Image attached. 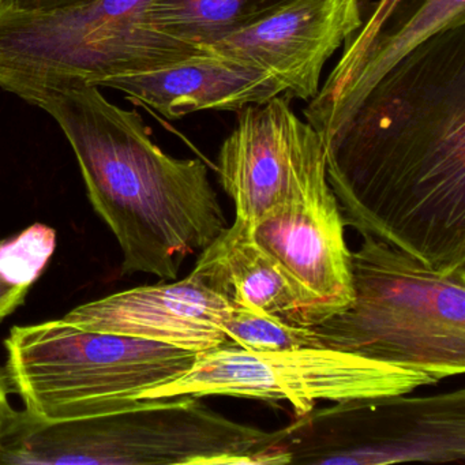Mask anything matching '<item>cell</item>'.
Returning <instances> with one entry per match:
<instances>
[{"mask_svg": "<svg viewBox=\"0 0 465 465\" xmlns=\"http://www.w3.org/2000/svg\"><path fill=\"white\" fill-rule=\"evenodd\" d=\"M323 148L345 227L465 266V24L396 64Z\"/></svg>", "mask_w": 465, "mask_h": 465, "instance_id": "cell-1", "label": "cell"}, {"mask_svg": "<svg viewBox=\"0 0 465 465\" xmlns=\"http://www.w3.org/2000/svg\"><path fill=\"white\" fill-rule=\"evenodd\" d=\"M34 105L69 141L89 201L121 246L122 273L176 280L184 260L227 227L206 165L165 153L137 111L92 85L45 94Z\"/></svg>", "mask_w": 465, "mask_h": 465, "instance_id": "cell-2", "label": "cell"}, {"mask_svg": "<svg viewBox=\"0 0 465 465\" xmlns=\"http://www.w3.org/2000/svg\"><path fill=\"white\" fill-rule=\"evenodd\" d=\"M285 435L287 427L266 431L231 420L195 396L61 421L13 410L0 435V464L284 465Z\"/></svg>", "mask_w": 465, "mask_h": 465, "instance_id": "cell-3", "label": "cell"}, {"mask_svg": "<svg viewBox=\"0 0 465 465\" xmlns=\"http://www.w3.org/2000/svg\"><path fill=\"white\" fill-rule=\"evenodd\" d=\"M352 252L353 298L320 325L322 347L434 380L465 371V266L435 271L371 235Z\"/></svg>", "mask_w": 465, "mask_h": 465, "instance_id": "cell-4", "label": "cell"}, {"mask_svg": "<svg viewBox=\"0 0 465 465\" xmlns=\"http://www.w3.org/2000/svg\"><path fill=\"white\" fill-rule=\"evenodd\" d=\"M7 380L25 411L47 421L130 410L178 380L197 353L61 320L15 326L5 340Z\"/></svg>", "mask_w": 465, "mask_h": 465, "instance_id": "cell-5", "label": "cell"}, {"mask_svg": "<svg viewBox=\"0 0 465 465\" xmlns=\"http://www.w3.org/2000/svg\"><path fill=\"white\" fill-rule=\"evenodd\" d=\"M152 0H94L56 12L0 7V89L39 97L203 54L146 23Z\"/></svg>", "mask_w": 465, "mask_h": 465, "instance_id": "cell-6", "label": "cell"}, {"mask_svg": "<svg viewBox=\"0 0 465 465\" xmlns=\"http://www.w3.org/2000/svg\"><path fill=\"white\" fill-rule=\"evenodd\" d=\"M285 427L290 464L464 462L465 391L347 400L315 407Z\"/></svg>", "mask_w": 465, "mask_h": 465, "instance_id": "cell-7", "label": "cell"}, {"mask_svg": "<svg viewBox=\"0 0 465 465\" xmlns=\"http://www.w3.org/2000/svg\"><path fill=\"white\" fill-rule=\"evenodd\" d=\"M438 381L328 347L250 352L233 345L197 353L192 369L157 389L151 400L176 396H232L285 401L295 416L320 401H347L383 394H411Z\"/></svg>", "mask_w": 465, "mask_h": 465, "instance_id": "cell-8", "label": "cell"}, {"mask_svg": "<svg viewBox=\"0 0 465 465\" xmlns=\"http://www.w3.org/2000/svg\"><path fill=\"white\" fill-rule=\"evenodd\" d=\"M217 173L236 217L252 225L271 209L331 186L322 138L284 94L236 111Z\"/></svg>", "mask_w": 465, "mask_h": 465, "instance_id": "cell-9", "label": "cell"}, {"mask_svg": "<svg viewBox=\"0 0 465 465\" xmlns=\"http://www.w3.org/2000/svg\"><path fill=\"white\" fill-rule=\"evenodd\" d=\"M361 26V0H290L200 50L268 73L285 97L310 102L320 92L323 66Z\"/></svg>", "mask_w": 465, "mask_h": 465, "instance_id": "cell-10", "label": "cell"}, {"mask_svg": "<svg viewBox=\"0 0 465 465\" xmlns=\"http://www.w3.org/2000/svg\"><path fill=\"white\" fill-rule=\"evenodd\" d=\"M344 230L331 186L276 206L252 225L258 243L284 266L309 301L312 326L353 298L352 252Z\"/></svg>", "mask_w": 465, "mask_h": 465, "instance_id": "cell-11", "label": "cell"}, {"mask_svg": "<svg viewBox=\"0 0 465 465\" xmlns=\"http://www.w3.org/2000/svg\"><path fill=\"white\" fill-rule=\"evenodd\" d=\"M232 304L193 276L132 288L81 304L64 320L89 331L127 334L200 353L227 347Z\"/></svg>", "mask_w": 465, "mask_h": 465, "instance_id": "cell-12", "label": "cell"}, {"mask_svg": "<svg viewBox=\"0 0 465 465\" xmlns=\"http://www.w3.org/2000/svg\"><path fill=\"white\" fill-rule=\"evenodd\" d=\"M464 24L465 0H421L399 23L361 31L304 108V119L325 143L396 64L434 35Z\"/></svg>", "mask_w": 465, "mask_h": 465, "instance_id": "cell-13", "label": "cell"}, {"mask_svg": "<svg viewBox=\"0 0 465 465\" xmlns=\"http://www.w3.org/2000/svg\"><path fill=\"white\" fill-rule=\"evenodd\" d=\"M97 88L124 92L171 121L200 111L236 113L282 94L268 73L205 53L163 69L107 78Z\"/></svg>", "mask_w": 465, "mask_h": 465, "instance_id": "cell-14", "label": "cell"}, {"mask_svg": "<svg viewBox=\"0 0 465 465\" xmlns=\"http://www.w3.org/2000/svg\"><path fill=\"white\" fill-rule=\"evenodd\" d=\"M192 274L232 306L312 326L306 296L284 266L258 243L252 223L241 217L201 252Z\"/></svg>", "mask_w": 465, "mask_h": 465, "instance_id": "cell-15", "label": "cell"}, {"mask_svg": "<svg viewBox=\"0 0 465 465\" xmlns=\"http://www.w3.org/2000/svg\"><path fill=\"white\" fill-rule=\"evenodd\" d=\"M290 0H152L146 23L154 31L201 48L252 25Z\"/></svg>", "mask_w": 465, "mask_h": 465, "instance_id": "cell-16", "label": "cell"}, {"mask_svg": "<svg viewBox=\"0 0 465 465\" xmlns=\"http://www.w3.org/2000/svg\"><path fill=\"white\" fill-rule=\"evenodd\" d=\"M228 342L250 352H277L322 347L312 328L292 325L282 318L233 306L224 322Z\"/></svg>", "mask_w": 465, "mask_h": 465, "instance_id": "cell-17", "label": "cell"}, {"mask_svg": "<svg viewBox=\"0 0 465 465\" xmlns=\"http://www.w3.org/2000/svg\"><path fill=\"white\" fill-rule=\"evenodd\" d=\"M55 247V230L45 224H34L15 238L0 241V274L12 284L31 288Z\"/></svg>", "mask_w": 465, "mask_h": 465, "instance_id": "cell-18", "label": "cell"}, {"mask_svg": "<svg viewBox=\"0 0 465 465\" xmlns=\"http://www.w3.org/2000/svg\"><path fill=\"white\" fill-rule=\"evenodd\" d=\"M94 0H0V7L21 12H56L94 4Z\"/></svg>", "mask_w": 465, "mask_h": 465, "instance_id": "cell-19", "label": "cell"}, {"mask_svg": "<svg viewBox=\"0 0 465 465\" xmlns=\"http://www.w3.org/2000/svg\"><path fill=\"white\" fill-rule=\"evenodd\" d=\"M29 287L12 284L0 274V321L12 315L23 306L28 295Z\"/></svg>", "mask_w": 465, "mask_h": 465, "instance_id": "cell-20", "label": "cell"}, {"mask_svg": "<svg viewBox=\"0 0 465 465\" xmlns=\"http://www.w3.org/2000/svg\"><path fill=\"white\" fill-rule=\"evenodd\" d=\"M12 393L6 370L0 367V435L4 431L5 423L15 408L10 404L9 394Z\"/></svg>", "mask_w": 465, "mask_h": 465, "instance_id": "cell-21", "label": "cell"}]
</instances>
